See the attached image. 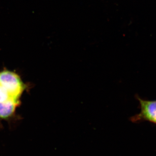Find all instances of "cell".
Returning a JSON list of instances; mask_svg holds the SVG:
<instances>
[{"label": "cell", "mask_w": 156, "mask_h": 156, "mask_svg": "<svg viewBox=\"0 0 156 156\" xmlns=\"http://www.w3.org/2000/svg\"><path fill=\"white\" fill-rule=\"evenodd\" d=\"M0 85L15 100L19 101L26 88L25 84L17 74L6 69L0 72Z\"/></svg>", "instance_id": "1"}, {"label": "cell", "mask_w": 156, "mask_h": 156, "mask_svg": "<svg viewBox=\"0 0 156 156\" xmlns=\"http://www.w3.org/2000/svg\"><path fill=\"white\" fill-rule=\"evenodd\" d=\"M140 106V113L131 118L133 122L146 120L156 124V100H144L136 96Z\"/></svg>", "instance_id": "2"}, {"label": "cell", "mask_w": 156, "mask_h": 156, "mask_svg": "<svg viewBox=\"0 0 156 156\" xmlns=\"http://www.w3.org/2000/svg\"><path fill=\"white\" fill-rule=\"evenodd\" d=\"M20 101L10 99L0 102V120H9L14 116Z\"/></svg>", "instance_id": "3"}, {"label": "cell", "mask_w": 156, "mask_h": 156, "mask_svg": "<svg viewBox=\"0 0 156 156\" xmlns=\"http://www.w3.org/2000/svg\"><path fill=\"white\" fill-rule=\"evenodd\" d=\"M10 99H14L11 98L5 89L0 85V102H5Z\"/></svg>", "instance_id": "4"}]
</instances>
